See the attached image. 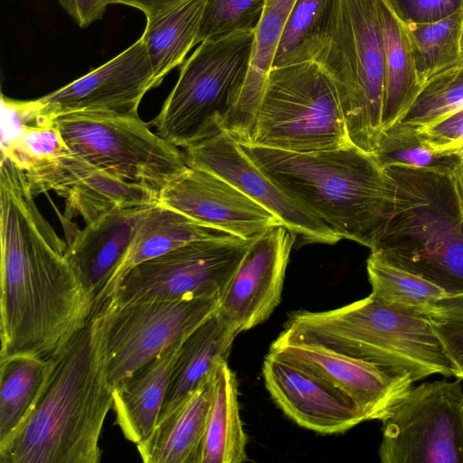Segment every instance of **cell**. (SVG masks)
I'll return each instance as SVG.
<instances>
[{
    "mask_svg": "<svg viewBox=\"0 0 463 463\" xmlns=\"http://www.w3.org/2000/svg\"><path fill=\"white\" fill-rule=\"evenodd\" d=\"M0 359H47L93 315L94 299L67 257V242L37 207L25 172L1 157Z\"/></svg>",
    "mask_w": 463,
    "mask_h": 463,
    "instance_id": "obj_1",
    "label": "cell"
},
{
    "mask_svg": "<svg viewBox=\"0 0 463 463\" xmlns=\"http://www.w3.org/2000/svg\"><path fill=\"white\" fill-rule=\"evenodd\" d=\"M112 406L100 309L47 358L39 396L0 444V463L99 462V439Z\"/></svg>",
    "mask_w": 463,
    "mask_h": 463,
    "instance_id": "obj_2",
    "label": "cell"
},
{
    "mask_svg": "<svg viewBox=\"0 0 463 463\" xmlns=\"http://www.w3.org/2000/svg\"><path fill=\"white\" fill-rule=\"evenodd\" d=\"M285 194L340 239L372 250L393 213L396 185L372 153L354 145L297 153L241 144Z\"/></svg>",
    "mask_w": 463,
    "mask_h": 463,
    "instance_id": "obj_3",
    "label": "cell"
},
{
    "mask_svg": "<svg viewBox=\"0 0 463 463\" xmlns=\"http://www.w3.org/2000/svg\"><path fill=\"white\" fill-rule=\"evenodd\" d=\"M276 341L320 346L414 383L435 373L454 376L431 316L372 294L335 309L292 312Z\"/></svg>",
    "mask_w": 463,
    "mask_h": 463,
    "instance_id": "obj_4",
    "label": "cell"
},
{
    "mask_svg": "<svg viewBox=\"0 0 463 463\" xmlns=\"http://www.w3.org/2000/svg\"><path fill=\"white\" fill-rule=\"evenodd\" d=\"M384 169L395 182V207L371 253L448 296L463 294V214L450 175L402 165Z\"/></svg>",
    "mask_w": 463,
    "mask_h": 463,
    "instance_id": "obj_5",
    "label": "cell"
},
{
    "mask_svg": "<svg viewBox=\"0 0 463 463\" xmlns=\"http://www.w3.org/2000/svg\"><path fill=\"white\" fill-rule=\"evenodd\" d=\"M311 61L335 83L351 142L373 153L383 131L384 91L377 0H336Z\"/></svg>",
    "mask_w": 463,
    "mask_h": 463,
    "instance_id": "obj_6",
    "label": "cell"
},
{
    "mask_svg": "<svg viewBox=\"0 0 463 463\" xmlns=\"http://www.w3.org/2000/svg\"><path fill=\"white\" fill-rule=\"evenodd\" d=\"M255 37L256 30L238 31L199 43L149 122L156 134L184 148L224 130L250 71Z\"/></svg>",
    "mask_w": 463,
    "mask_h": 463,
    "instance_id": "obj_7",
    "label": "cell"
},
{
    "mask_svg": "<svg viewBox=\"0 0 463 463\" xmlns=\"http://www.w3.org/2000/svg\"><path fill=\"white\" fill-rule=\"evenodd\" d=\"M245 145L297 153L354 145L328 73L315 61L272 67Z\"/></svg>",
    "mask_w": 463,
    "mask_h": 463,
    "instance_id": "obj_8",
    "label": "cell"
},
{
    "mask_svg": "<svg viewBox=\"0 0 463 463\" xmlns=\"http://www.w3.org/2000/svg\"><path fill=\"white\" fill-rule=\"evenodd\" d=\"M56 124L71 152L158 195L188 167L184 151L152 132L138 114L71 112L58 116Z\"/></svg>",
    "mask_w": 463,
    "mask_h": 463,
    "instance_id": "obj_9",
    "label": "cell"
},
{
    "mask_svg": "<svg viewBox=\"0 0 463 463\" xmlns=\"http://www.w3.org/2000/svg\"><path fill=\"white\" fill-rule=\"evenodd\" d=\"M250 241L226 234L186 243L135 266L110 298L117 303L222 299Z\"/></svg>",
    "mask_w": 463,
    "mask_h": 463,
    "instance_id": "obj_10",
    "label": "cell"
},
{
    "mask_svg": "<svg viewBox=\"0 0 463 463\" xmlns=\"http://www.w3.org/2000/svg\"><path fill=\"white\" fill-rule=\"evenodd\" d=\"M382 422L383 463H463L459 379L411 386Z\"/></svg>",
    "mask_w": 463,
    "mask_h": 463,
    "instance_id": "obj_11",
    "label": "cell"
},
{
    "mask_svg": "<svg viewBox=\"0 0 463 463\" xmlns=\"http://www.w3.org/2000/svg\"><path fill=\"white\" fill-rule=\"evenodd\" d=\"M220 298L117 303L109 299L104 316L106 366L115 386L184 338L219 309Z\"/></svg>",
    "mask_w": 463,
    "mask_h": 463,
    "instance_id": "obj_12",
    "label": "cell"
},
{
    "mask_svg": "<svg viewBox=\"0 0 463 463\" xmlns=\"http://www.w3.org/2000/svg\"><path fill=\"white\" fill-rule=\"evenodd\" d=\"M159 86L141 38L86 75L35 99L40 115L71 112L137 115L146 93Z\"/></svg>",
    "mask_w": 463,
    "mask_h": 463,
    "instance_id": "obj_13",
    "label": "cell"
},
{
    "mask_svg": "<svg viewBox=\"0 0 463 463\" xmlns=\"http://www.w3.org/2000/svg\"><path fill=\"white\" fill-rule=\"evenodd\" d=\"M188 166L211 172L274 213L306 243L334 244L341 239L319 218L285 194L227 131L182 148Z\"/></svg>",
    "mask_w": 463,
    "mask_h": 463,
    "instance_id": "obj_14",
    "label": "cell"
},
{
    "mask_svg": "<svg viewBox=\"0 0 463 463\" xmlns=\"http://www.w3.org/2000/svg\"><path fill=\"white\" fill-rule=\"evenodd\" d=\"M24 171L34 196L53 191L65 200L64 216L80 215L86 224L117 209L159 203L155 192L114 177L71 151Z\"/></svg>",
    "mask_w": 463,
    "mask_h": 463,
    "instance_id": "obj_15",
    "label": "cell"
},
{
    "mask_svg": "<svg viewBox=\"0 0 463 463\" xmlns=\"http://www.w3.org/2000/svg\"><path fill=\"white\" fill-rule=\"evenodd\" d=\"M159 203L203 226L249 241L283 224L225 179L192 166L162 190Z\"/></svg>",
    "mask_w": 463,
    "mask_h": 463,
    "instance_id": "obj_16",
    "label": "cell"
},
{
    "mask_svg": "<svg viewBox=\"0 0 463 463\" xmlns=\"http://www.w3.org/2000/svg\"><path fill=\"white\" fill-rule=\"evenodd\" d=\"M262 374L274 402L298 425L324 434L366 420L357 404L323 376L269 352Z\"/></svg>",
    "mask_w": 463,
    "mask_h": 463,
    "instance_id": "obj_17",
    "label": "cell"
},
{
    "mask_svg": "<svg viewBox=\"0 0 463 463\" xmlns=\"http://www.w3.org/2000/svg\"><path fill=\"white\" fill-rule=\"evenodd\" d=\"M295 240L296 234L279 224L250 241L220 304L240 333L266 321L279 304Z\"/></svg>",
    "mask_w": 463,
    "mask_h": 463,
    "instance_id": "obj_18",
    "label": "cell"
},
{
    "mask_svg": "<svg viewBox=\"0 0 463 463\" xmlns=\"http://www.w3.org/2000/svg\"><path fill=\"white\" fill-rule=\"evenodd\" d=\"M269 352L333 383L357 404L366 420H384L414 383L410 377L317 345L274 341Z\"/></svg>",
    "mask_w": 463,
    "mask_h": 463,
    "instance_id": "obj_19",
    "label": "cell"
},
{
    "mask_svg": "<svg viewBox=\"0 0 463 463\" xmlns=\"http://www.w3.org/2000/svg\"><path fill=\"white\" fill-rule=\"evenodd\" d=\"M152 206L107 213L87 223L66 241L68 260L93 297V314L105 304L109 283L120 265L137 225Z\"/></svg>",
    "mask_w": 463,
    "mask_h": 463,
    "instance_id": "obj_20",
    "label": "cell"
},
{
    "mask_svg": "<svg viewBox=\"0 0 463 463\" xmlns=\"http://www.w3.org/2000/svg\"><path fill=\"white\" fill-rule=\"evenodd\" d=\"M239 333L219 307L182 340L158 420L187 402L217 363L228 359Z\"/></svg>",
    "mask_w": 463,
    "mask_h": 463,
    "instance_id": "obj_21",
    "label": "cell"
},
{
    "mask_svg": "<svg viewBox=\"0 0 463 463\" xmlns=\"http://www.w3.org/2000/svg\"><path fill=\"white\" fill-rule=\"evenodd\" d=\"M183 339L168 345L112 388L116 422L124 437L136 445L144 440L157 423Z\"/></svg>",
    "mask_w": 463,
    "mask_h": 463,
    "instance_id": "obj_22",
    "label": "cell"
},
{
    "mask_svg": "<svg viewBox=\"0 0 463 463\" xmlns=\"http://www.w3.org/2000/svg\"><path fill=\"white\" fill-rule=\"evenodd\" d=\"M212 396L213 373L187 402L158 420L152 432L137 444L141 459L146 463H201Z\"/></svg>",
    "mask_w": 463,
    "mask_h": 463,
    "instance_id": "obj_23",
    "label": "cell"
},
{
    "mask_svg": "<svg viewBox=\"0 0 463 463\" xmlns=\"http://www.w3.org/2000/svg\"><path fill=\"white\" fill-rule=\"evenodd\" d=\"M295 1L266 2L256 29L250 71L237 106L224 129L239 143L247 144L250 139L264 84Z\"/></svg>",
    "mask_w": 463,
    "mask_h": 463,
    "instance_id": "obj_24",
    "label": "cell"
},
{
    "mask_svg": "<svg viewBox=\"0 0 463 463\" xmlns=\"http://www.w3.org/2000/svg\"><path fill=\"white\" fill-rule=\"evenodd\" d=\"M222 235L226 233L203 226L160 203L152 206L137 225L128 249L109 283L106 302L135 266L191 241Z\"/></svg>",
    "mask_w": 463,
    "mask_h": 463,
    "instance_id": "obj_25",
    "label": "cell"
},
{
    "mask_svg": "<svg viewBox=\"0 0 463 463\" xmlns=\"http://www.w3.org/2000/svg\"><path fill=\"white\" fill-rule=\"evenodd\" d=\"M384 49L383 130L397 123L418 96L420 80L407 28L386 0H377Z\"/></svg>",
    "mask_w": 463,
    "mask_h": 463,
    "instance_id": "obj_26",
    "label": "cell"
},
{
    "mask_svg": "<svg viewBox=\"0 0 463 463\" xmlns=\"http://www.w3.org/2000/svg\"><path fill=\"white\" fill-rule=\"evenodd\" d=\"M247 437L238 402L236 377L227 360L213 372V396L202 448L201 463H241L247 460Z\"/></svg>",
    "mask_w": 463,
    "mask_h": 463,
    "instance_id": "obj_27",
    "label": "cell"
},
{
    "mask_svg": "<svg viewBox=\"0 0 463 463\" xmlns=\"http://www.w3.org/2000/svg\"><path fill=\"white\" fill-rule=\"evenodd\" d=\"M206 0H185L156 19L147 22L140 37L146 46L155 77L160 85L175 67L184 63L198 44Z\"/></svg>",
    "mask_w": 463,
    "mask_h": 463,
    "instance_id": "obj_28",
    "label": "cell"
},
{
    "mask_svg": "<svg viewBox=\"0 0 463 463\" xmlns=\"http://www.w3.org/2000/svg\"><path fill=\"white\" fill-rule=\"evenodd\" d=\"M47 359L13 355L0 359V444L21 426L42 390Z\"/></svg>",
    "mask_w": 463,
    "mask_h": 463,
    "instance_id": "obj_29",
    "label": "cell"
},
{
    "mask_svg": "<svg viewBox=\"0 0 463 463\" xmlns=\"http://www.w3.org/2000/svg\"><path fill=\"white\" fill-rule=\"evenodd\" d=\"M366 269L371 294L387 304L430 315L435 303L448 296L439 286L373 253L367 260Z\"/></svg>",
    "mask_w": 463,
    "mask_h": 463,
    "instance_id": "obj_30",
    "label": "cell"
},
{
    "mask_svg": "<svg viewBox=\"0 0 463 463\" xmlns=\"http://www.w3.org/2000/svg\"><path fill=\"white\" fill-rule=\"evenodd\" d=\"M335 1H295L272 67L312 60L326 30Z\"/></svg>",
    "mask_w": 463,
    "mask_h": 463,
    "instance_id": "obj_31",
    "label": "cell"
},
{
    "mask_svg": "<svg viewBox=\"0 0 463 463\" xmlns=\"http://www.w3.org/2000/svg\"><path fill=\"white\" fill-rule=\"evenodd\" d=\"M463 11L433 23L407 24L421 85L435 73L461 61Z\"/></svg>",
    "mask_w": 463,
    "mask_h": 463,
    "instance_id": "obj_32",
    "label": "cell"
},
{
    "mask_svg": "<svg viewBox=\"0 0 463 463\" xmlns=\"http://www.w3.org/2000/svg\"><path fill=\"white\" fill-rule=\"evenodd\" d=\"M372 154L383 168L402 165L448 175L461 163L458 154L432 151L414 129L400 123L382 131Z\"/></svg>",
    "mask_w": 463,
    "mask_h": 463,
    "instance_id": "obj_33",
    "label": "cell"
},
{
    "mask_svg": "<svg viewBox=\"0 0 463 463\" xmlns=\"http://www.w3.org/2000/svg\"><path fill=\"white\" fill-rule=\"evenodd\" d=\"M462 108L463 60L429 78L397 123L415 129L420 128Z\"/></svg>",
    "mask_w": 463,
    "mask_h": 463,
    "instance_id": "obj_34",
    "label": "cell"
},
{
    "mask_svg": "<svg viewBox=\"0 0 463 463\" xmlns=\"http://www.w3.org/2000/svg\"><path fill=\"white\" fill-rule=\"evenodd\" d=\"M267 0H206L198 43L238 31L256 30Z\"/></svg>",
    "mask_w": 463,
    "mask_h": 463,
    "instance_id": "obj_35",
    "label": "cell"
},
{
    "mask_svg": "<svg viewBox=\"0 0 463 463\" xmlns=\"http://www.w3.org/2000/svg\"><path fill=\"white\" fill-rule=\"evenodd\" d=\"M412 129L432 151L458 154L463 148V108L430 125Z\"/></svg>",
    "mask_w": 463,
    "mask_h": 463,
    "instance_id": "obj_36",
    "label": "cell"
},
{
    "mask_svg": "<svg viewBox=\"0 0 463 463\" xmlns=\"http://www.w3.org/2000/svg\"><path fill=\"white\" fill-rule=\"evenodd\" d=\"M406 24L433 23L463 11V0H386Z\"/></svg>",
    "mask_w": 463,
    "mask_h": 463,
    "instance_id": "obj_37",
    "label": "cell"
},
{
    "mask_svg": "<svg viewBox=\"0 0 463 463\" xmlns=\"http://www.w3.org/2000/svg\"><path fill=\"white\" fill-rule=\"evenodd\" d=\"M431 322L454 366V376L463 380V322L432 316Z\"/></svg>",
    "mask_w": 463,
    "mask_h": 463,
    "instance_id": "obj_38",
    "label": "cell"
},
{
    "mask_svg": "<svg viewBox=\"0 0 463 463\" xmlns=\"http://www.w3.org/2000/svg\"><path fill=\"white\" fill-rule=\"evenodd\" d=\"M63 10L80 28L102 18L109 0H58Z\"/></svg>",
    "mask_w": 463,
    "mask_h": 463,
    "instance_id": "obj_39",
    "label": "cell"
},
{
    "mask_svg": "<svg viewBox=\"0 0 463 463\" xmlns=\"http://www.w3.org/2000/svg\"><path fill=\"white\" fill-rule=\"evenodd\" d=\"M109 4L126 5L140 10L146 17V23L163 15L185 0H109Z\"/></svg>",
    "mask_w": 463,
    "mask_h": 463,
    "instance_id": "obj_40",
    "label": "cell"
},
{
    "mask_svg": "<svg viewBox=\"0 0 463 463\" xmlns=\"http://www.w3.org/2000/svg\"><path fill=\"white\" fill-rule=\"evenodd\" d=\"M430 316L463 322V294L439 299Z\"/></svg>",
    "mask_w": 463,
    "mask_h": 463,
    "instance_id": "obj_41",
    "label": "cell"
},
{
    "mask_svg": "<svg viewBox=\"0 0 463 463\" xmlns=\"http://www.w3.org/2000/svg\"><path fill=\"white\" fill-rule=\"evenodd\" d=\"M451 181L453 183L455 192L458 196L459 206L463 214V162L456 167L453 173L450 175Z\"/></svg>",
    "mask_w": 463,
    "mask_h": 463,
    "instance_id": "obj_42",
    "label": "cell"
},
{
    "mask_svg": "<svg viewBox=\"0 0 463 463\" xmlns=\"http://www.w3.org/2000/svg\"><path fill=\"white\" fill-rule=\"evenodd\" d=\"M459 51H460V58H461V60H463V14H462V23H461V31H460Z\"/></svg>",
    "mask_w": 463,
    "mask_h": 463,
    "instance_id": "obj_43",
    "label": "cell"
}]
</instances>
